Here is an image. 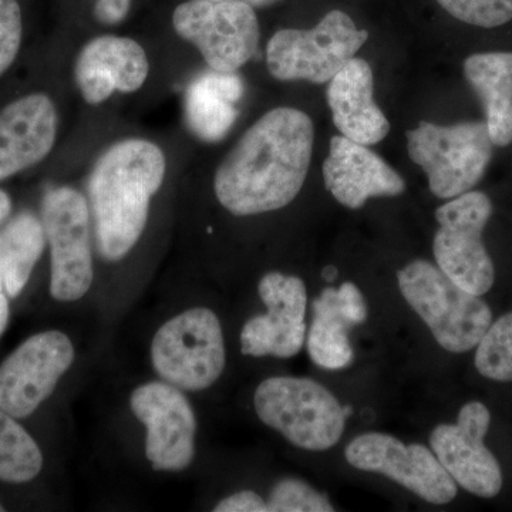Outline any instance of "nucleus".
<instances>
[{"label": "nucleus", "instance_id": "1", "mask_svg": "<svg viewBox=\"0 0 512 512\" xmlns=\"http://www.w3.org/2000/svg\"><path fill=\"white\" fill-rule=\"evenodd\" d=\"M313 143L315 127L308 114L292 107L268 111L215 171L218 202L237 217L288 207L308 177Z\"/></svg>", "mask_w": 512, "mask_h": 512}, {"label": "nucleus", "instance_id": "2", "mask_svg": "<svg viewBox=\"0 0 512 512\" xmlns=\"http://www.w3.org/2000/svg\"><path fill=\"white\" fill-rule=\"evenodd\" d=\"M165 170L161 148L140 138L114 144L94 165L90 207L97 248L106 261L126 258L140 241Z\"/></svg>", "mask_w": 512, "mask_h": 512}, {"label": "nucleus", "instance_id": "3", "mask_svg": "<svg viewBox=\"0 0 512 512\" xmlns=\"http://www.w3.org/2000/svg\"><path fill=\"white\" fill-rule=\"evenodd\" d=\"M397 282L410 308L447 352L477 348L493 323V312L481 296L458 286L426 259H416L400 269Z\"/></svg>", "mask_w": 512, "mask_h": 512}, {"label": "nucleus", "instance_id": "4", "mask_svg": "<svg viewBox=\"0 0 512 512\" xmlns=\"http://www.w3.org/2000/svg\"><path fill=\"white\" fill-rule=\"evenodd\" d=\"M154 372L183 392H204L227 366L224 330L217 313L194 306L165 320L150 345Z\"/></svg>", "mask_w": 512, "mask_h": 512}, {"label": "nucleus", "instance_id": "5", "mask_svg": "<svg viewBox=\"0 0 512 512\" xmlns=\"http://www.w3.org/2000/svg\"><path fill=\"white\" fill-rule=\"evenodd\" d=\"M254 407L265 426L302 450H329L345 431L342 404L325 386L306 377L262 380L255 390Z\"/></svg>", "mask_w": 512, "mask_h": 512}, {"label": "nucleus", "instance_id": "6", "mask_svg": "<svg viewBox=\"0 0 512 512\" xmlns=\"http://www.w3.org/2000/svg\"><path fill=\"white\" fill-rule=\"evenodd\" d=\"M413 163L427 175L430 191L451 200L473 190L493 158V141L485 121L439 126L420 121L406 133Z\"/></svg>", "mask_w": 512, "mask_h": 512}, {"label": "nucleus", "instance_id": "7", "mask_svg": "<svg viewBox=\"0 0 512 512\" xmlns=\"http://www.w3.org/2000/svg\"><path fill=\"white\" fill-rule=\"evenodd\" d=\"M369 39L348 13L332 10L313 29H282L266 46L272 77L282 82L329 83Z\"/></svg>", "mask_w": 512, "mask_h": 512}, {"label": "nucleus", "instance_id": "8", "mask_svg": "<svg viewBox=\"0 0 512 512\" xmlns=\"http://www.w3.org/2000/svg\"><path fill=\"white\" fill-rule=\"evenodd\" d=\"M493 202L481 191L451 198L436 211L439 229L433 252L437 266L466 291L483 296L493 288L494 262L483 242Z\"/></svg>", "mask_w": 512, "mask_h": 512}, {"label": "nucleus", "instance_id": "9", "mask_svg": "<svg viewBox=\"0 0 512 512\" xmlns=\"http://www.w3.org/2000/svg\"><path fill=\"white\" fill-rule=\"evenodd\" d=\"M42 224L50 247V295L59 302L80 301L94 279L86 198L74 188L50 190L43 198Z\"/></svg>", "mask_w": 512, "mask_h": 512}, {"label": "nucleus", "instance_id": "10", "mask_svg": "<svg viewBox=\"0 0 512 512\" xmlns=\"http://www.w3.org/2000/svg\"><path fill=\"white\" fill-rule=\"evenodd\" d=\"M173 26L217 72H237L258 50V18L245 3L188 0L174 10Z\"/></svg>", "mask_w": 512, "mask_h": 512}, {"label": "nucleus", "instance_id": "11", "mask_svg": "<svg viewBox=\"0 0 512 512\" xmlns=\"http://www.w3.org/2000/svg\"><path fill=\"white\" fill-rule=\"evenodd\" d=\"M76 349L60 330L36 333L0 365V409L26 419L55 392L73 366Z\"/></svg>", "mask_w": 512, "mask_h": 512}, {"label": "nucleus", "instance_id": "12", "mask_svg": "<svg viewBox=\"0 0 512 512\" xmlns=\"http://www.w3.org/2000/svg\"><path fill=\"white\" fill-rule=\"evenodd\" d=\"M130 409L146 429L144 453L154 471L180 473L195 457L197 417L183 390L163 382L140 384Z\"/></svg>", "mask_w": 512, "mask_h": 512}, {"label": "nucleus", "instance_id": "13", "mask_svg": "<svg viewBox=\"0 0 512 512\" xmlns=\"http://www.w3.org/2000/svg\"><path fill=\"white\" fill-rule=\"evenodd\" d=\"M345 457L357 470L389 477L427 503L443 505L456 498V481L423 444H404L386 433H366L350 441Z\"/></svg>", "mask_w": 512, "mask_h": 512}, {"label": "nucleus", "instance_id": "14", "mask_svg": "<svg viewBox=\"0 0 512 512\" xmlns=\"http://www.w3.org/2000/svg\"><path fill=\"white\" fill-rule=\"evenodd\" d=\"M265 315H255L242 326V355L289 359L301 352L306 340L308 291L299 276L268 272L258 284Z\"/></svg>", "mask_w": 512, "mask_h": 512}, {"label": "nucleus", "instance_id": "15", "mask_svg": "<svg viewBox=\"0 0 512 512\" xmlns=\"http://www.w3.org/2000/svg\"><path fill=\"white\" fill-rule=\"evenodd\" d=\"M491 424L485 404L461 407L456 424H440L430 434L431 451L441 466L468 493L493 498L503 488V471L484 439Z\"/></svg>", "mask_w": 512, "mask_h": 512}, {"label": "nucleus", "instance_id": "16", "mask_svg": "<svg viewBox=\"0 0 512 512\" xmlns=\"http://www.w3.org/2000/svg\"><path fill=\"white\" fill-rule=\"evenodd\" d=\"M326 190L339 204L359 210L370 198L397 197L406 191L402 175L363 144L335 136L323 163Z\"/></svg>", "mask_w": 512, "mask_h": 512}, {"label": "nucleus", "instance_id": "17", "mask_svg": "<svg viewBox=\"0 0 512 512\" xmlns=\"http://www.w3.org/2000/svg\"><path fill=\"white\" fill-rule=\"evenodd\" d=\"M148 60L136 40L119 36H100L87 43L77 57L76 80L83 99L100 104L114 90L137 92L147 80Z\"/></svg>", "mask_w": 512, "mask_h": 512}, {"label": "nucleus", "instance_id": "18", "mask_svg": "<svg viewBox=\"0 0 512 512\" xmlns=\"http://www.w3.org/2000/svg\"><path fill=\"white\" fill-rule=\"evenodd\" d=\"M56 136V107L46 94H29L6 106L0 111V180L45 160Z\"/></svg>", "mask_w": 512, "mask_h": 512}, {"label": "nucleus", "instance_id": "19", "mask_svg": "<svg viewBox=\"0 0 512 512\" xmlns=\"http://www.w3.org/2000/svg\"><path fill=\"white\" fill-rule=\"evenodd\" d=\"M373 70L365 59L352 60L328 86V104L333 123L343 137L363 144L375 146L383 141L390 131V123L377 106Z\"/></svg>", "mask_w": 512, "mask_h": 512}, {"label": "nucleus", "instance_id": "20", "mask_svg": "<svg viewBox=\"0 0 512 512\" xmlns=\"http://www.w3.org/2000/svg\"><path fill=\"white\" fill-rule=\"evenodd\" d=\"M244 92V80L235 72L200 74L185 93V120L192 133L207 143L221 141L238 119Z\"/></svg>", "mask_w": 512, "mask_h": 512}, {"label": "nucleus", "instance_id": "21", "mask_svg": "<svg viewBox=\"0 0 512 512\" xmlns=\"http://www.w3.org/2000/svg\"><path fill=\"white\" fill-rule=\"evenodd\" d=\"M464 76L483 103L495 147L512 143V52L476 53L464 60Z\"/></svg>", "mask_w": 512, "mask_h": 512}, {"label": "nucleus", "instance_id": "22", "mask_svg": "<svg viewBox=\"0 0 512 512\" xmlns=\"http://www.w3.org/2000/svg\"><path fill=\"white\" fill-rule=\"evenodd\" d=\"M47 241L42 221L20 214L0 234V279L10 299L18 298L28 285Z\"/></svg>", "mask_w": 512, "mask_h": 512}, {"label": "nucleus", "instance_id": "23", "mask_svg": "<svg viewBox=\"0 0 512 512\" xmlns=\"http://www.w3.org/2000/svg\"><path fill=\"white\" fill-rule=\"evenodd\" d=\"M352 325L339 308L338 289L326 288L313 302V320L308 332V352L315 365L342 370L353 362L349 340Z\"/></svg>", "mask_w": 512, "mask_h": 512}, {"label": "nucleus", "instance_id": "24", "mask_svg": "<svg viewBox=\"0 0 512 512\" xmlns=\"http://www.w3.org/2000/svg\"><path fill=\"white\" fill-rule=\"evenodd\" d=\"M45 458L36 440L16 417L0 409V481L25 484L43 470Z\"/></svg>", "mask_w": 512, "mask_h": 512}, {"label": "nucleus", "instance_id": "25", "mask_svg": "<svg viewBox=\"0 0 512 512\" xmlns=\"http://www.w3.org/2000/svg\"><path fill=\"white\" fill-rule=\"evenodd\" d=\"M476 369L495 382H512V312L491 323L477 345Z\"/></svg>", "mask_w": 512, "mask_h": 512}, {"label": "nucleus", "instance_id": "26", "mask_svg": "<svg viewBox=\"0 0 512 512\" xmlns=\"http://www.w3.org/2000/svg\"><path fill=\"white\" fill-rule=\"evenodd\" d=\"M269 512H332L335 508L325 494L298 478H284L271 490Z\"/></svg>", "mask_w": 512, "mask_h": 512}, {"label": "nucleus", "instance_id": "27", "mask_svg": "<svg viewBox=\"0 0 512 512\" xmlns=\"http://www.w3.org/2000/svg\"><path fill=\"white\" fill-rule=\"evenodd\" d=\"M448 15L467 25L493 29L512 20V0H437Z\"/></svg>", "mask_w": 512, "mask_h": 512}, {"label": "nucleus", "instance_id": "28", "mask_svg": "<svg viewBox=\"0 0 512 512\" xmlns=\"http://www.w3.org/2000/svg\"><path fill=\"white\" fill-rule=\"evenodd\" d=\"M22 12L18 0H0V76L12 66L22 43Z\"/></svg>", "mask_w": 512, "mask_h": 512}, {"label": "nucleus", "instance_id": "29", "mask_svg": "<svg viewBox=\"0 0 512 512\" xmlns=\"http://www.w3.org/2000/svg\"><path fill=\"white\" fill-rule=\"evenodd\" d=\"M339 308L350 325H362L367 319L365 296L353 282H345L338 289Z\"/></svg>", "mask_w": 512, "mask_h": 512}, {"label": "nucleus", "instance_id": "30", "mask_svg": "<svg viewBox=\"0 0 512 512\" xmlns=\"http://www.w3.org/2000/svg\"><path fill=\"white\" fill-rule=\"evenodd\" d=\"M215 512H269L265 498L251 490H242L239 493L222 498L215 504Z\"/></svg>", "mask_w": 512, "mask_h": 512}, {"label": "nucleus", "instance_id": "31", "mask_svg": "<svg viewBox=\"0 0 512 512\" xmlns=\"http://www.w3.org/2000/svg\"><path fill=\"white\" fill-rule=\"evenodd\" d=\"M131 0H96L94 16L103 25H119L130 12Z\"/></svg>", "mask_w": 512, "mask_h": 512}, {"label": "nucleus", "instance_id": "32", "mask_svg": "<svg viewBox=\"0 0 512 512\" xmlns=\"http://www.w3.org/2000/svg\"><path fill=\"white\" fill-rule=\"evenodd\" d=\"M9 299L8 293L5 291V286H3L2 279H0V338H2L6 328H8L10 318Z\"/></svg>", "mask_w": 512, "mask_h": 512}, {"label": "nucleus", "instance_id": "33", "mask_svg": "<svg viewBox=\"0 0 512 512\" xmlns=\"http://www.w3.org/2000/svg\"><path fill=\"white\" fill-rule=\"evenodd\" d=\"M210 2H237L245 3V5L251 6V8H268V6H274L281 0H210Z\"/></svg>", "mask_w": 512, "mask_h": 512}, {"label": "nucleus", "instance_id": "34", "mask_svg": "<svg viewBox=\"0 0 512 512\" xmlns=\"http://www.w3.org/2000/svg\"><path fill=\"white\" fill-rule=\"evenodd\" d=\"M10 211H12V201L5 191L0 190V224L8 220Z\"/></svg>", "mask_w": 512, "mask_h": 512}, {"label": "nucleus", "instance_id": "35", "mask_svg": "<svg viewBox=\"0 0 512 512\" xmlns=\"http://www.w3.org/2000/svg\"><path fill=\"white\" fill-rule=\"evenodd\" d=\"M322 276L325 281H335L336 276H338V268L336 266H326L322 271Z\"/></svg>", "mask_w": 512, "mask_h": 512}, {"label": "nucleus", "instance_id": "36", "mask_svg": "<svg viewBox=\"0 0 512 512\" xmlns=\"http://www.w3.org/2000/svg\"><path fill=\"white\" fill-rule=\"evenodd\" d=\"M343 413H345L346 419H348V417L353 414V407L350 406V404H345V406H343Z\"/></svg>", "mask_w": 512, "mask_h": 512}, {"label": "nucleus", "instance_id": "37", "mask_svg": "<svg viewBox=\"0 0 512 512\" xmlns=\"http://www.w3.org/2000/svg\"><path fill=\"white\" fill-rule=\"evenodd\" d=\"M3 511H5V507H3V504L0 503V512H3Z\"/></svg>", "mask_w": 512, "mask_h": 512}]
</instances>
